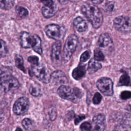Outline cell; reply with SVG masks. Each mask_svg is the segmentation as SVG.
I'll list each match as a JSON object with an SVG mask.
<instances>
[{"instance_id":"6da1fadb","label":"cell","mask_w":131,"mask_h":131,"mask_svg":"<svg viewBox=\"0 0 131 131\" xmlns=\"http://www.w3.org/2000/svg\"><path fill=\"white\" fill-rule=\"evenodd\" d=\"M81 12L95 28H99L103 22V15L99 9L92 4H85L81 7Z\"/></svg>"},{"instance_id":"7a4b0ae2","label":"cell","mask_w":131,"mask_h":131,"mask_svg":"<svg viewBox=\"0 0 131 131\" xmlns=\"http://www.w3.org/2000/svg\"><path fill=\"white\" fill-rule=\"evenodd\" d=\"M19 82L7 68L0 69V86L5 91L10 92L17 90Z\"/></svg>"},{"instance_id":"3957f363","label":"cell","mask_w":131,"mask_h":131,"mask_svg":"<svg viewBox=\"0 0 131 131\" xmlns=\"http://www.w3.org/2000/svg\"><path fill=\"white\" fill-rule=\"evenodd\" d=\"M78 42V37L75 34H71L67 39L64 45L62 58L65 62H68L74 52Z\"/></svg>"},{"instance_id":"277c9868","label":"cell","mask_w":131,"mask_h":131,"mask_svg":"<svg viewBox=\"0 0 131 131\" xmlns=\"http://www.w3.org/2000/svg\"><path fill=\"white\" fill-rule=\"evenodd\" d=\"M97 45L99 49L105 54L109 55L114 50L113 41L110 36L106 33L101 34L98 38Z\"/></svg>"},{"instance_id":"5b68a950","label":"cell","mask_w":131,"mask_h":131,"mask_svg":"<svg viewBox=\"0 0 131 131\" xmlns=\"http://www.w3.org/2000/svg\"><path fill=\"white\" fill-rule=\"evenodd\" d=\"M114 27L122 33H128L131 31V20L125 16H119L114 19Z\"/></svg>"},{"instance_id":"8992f818","label":"cell","mask_w":131,"mask_h":131,"mask_svg":"<svg viewBox=\"0 0 131 131\" xmlns=\"http://www.w3.org/2000/svg\"><path fill=\"white\" fill-rule=\"evenodd\" d=\"M96 86L99 91L105 96H112L113 94V83L109 78H100L96 82Z\"/></svg>"},{"instance_id":"52a82bcc","label":"cell","mask_w":131,"mask_h":131,"mask_svg":"<svg viewBox=\"0 0 131 131\" xmlns=\"http://www.w3.org/2000/svg\"><path fill=\"white\" fill-rule=\"evenodd\" d=\"M31 72L33 75L39 80L43 83H48L51 79V75H49L46 68L41 64L33 66Z\"/></svg>"},{"instance_id":"ba28073f","label":"cell","mask_w":131,"mask_h":131,"mask_svg":"<svg viewBox=\"0 0 131 131\" xmlns=\"http://www.w3.org/2000/svg\"><path fill=\"white\" fill-rule=\"evenodd\" d=\"M29 107V101L28 98L26 97H21L15 102L13 111L15 114L20 115L26 113L28 110Z\"/></svg>"},{"instance_id":"9c48e42d","label":"cell","mask_w":131,"mask_h":131,"mask_svg":"<svg viewBox=\"0 0 131 131\" xmlns=\"http://www.w3.org/2000/svg\"><path fill=\"white\" fill-rule=\"evenodd\" d=\"M51 60L55 66H59L61 61V43L60 41L56 40L52 45L51 53Z\"/></svg>"},{"instance_id":"30bf717a","label":"cell","mask_w":131,"mask_h":131,"mask_svg":"<svg viewBox=\"0 0 131 131\" xmlns=\"http://www.w3.org/2000/svg\"><path fill=\"white\" fill-rule=\"evenodd\" d=\"M45 33L49 38L57 40L60 38L62 34V31L59 25L51 24L46 27Z\"/></svg>"},{"instance_id":"8fae6325","label":"cell","mask_w":131,"mask_h":131,"mask_svg":"<svg viewBox=\"0 0 131 131\" xmlns=\"http://www.w3.org/2000/svg\"><path fill=\"white\" fill-rule=\"evenodd\" d=\"M57 93L61 98L66 100L74 101L77 98L74 89H72L68 86L61 85L58 89Z\"/></svg>"},{"instance_id":"7c38bea8","label":"cell","mask_w":131,"mask_h":131,"mask_svg":"<svg viewBox=\"0 0 131 131\" xmlns=\"http://www.w3.org/2000/svg\"><path fill=\"white\" fill-rule=\"evenodd\" d=\"M34 41V38L33 35L25 31L21 32L20 36L19 42L22 48L25 49L32 48Z\"/></svg>"},{"instance_id":"4fadbf2b","label":"cell","mask_w":131,"mask_h":131,"mask_svg":"<svg viewBox=\"0 0 131 131\" xmlns=\"http://www.w3.org/2000/svg\"><path fill=\"white\" fill-rule=\"evenodd\" d=\"M93 131H103L106 125L105 117L103 114H98L93 119Z\"/></svg>"},{"instance_id":"5bb4252c","label":"cell","mask_w":131,"mask_h":131,"mask_svg":"<svg viewBox=\"0 0 131 131\" xmlns=\"http://www.w3.org/2000/svg\"><path fill=\"white\" fill-rule=\"evenodd\" d=\"M56 84L64 83L66 82L67 79L64 73L60 70H57L51 74V79Z\"/></svg>"},{"instance_id":"9a60e30c","label":"cell","mask_w":131,"mask_h":131,"mask_svg":"<svg viewBox=\"0 0 131 131\" xmlns=\"http://www.w3.org/2000/svg\"><path fill=\"white\" fill-rule=\"evenodd\" d=\"M73 24L76 30L79 32H84L88 29L86 21L84 19L80 16L77 17L74 19Z\"/></svg>"},{"instance_id":"2e32d148","label":"cell","mask_w":131,"mask_h":131,"mask_svg":"<svg viewBox=\"0 0 131 131\" xmlns=\"http://www.w3.org/2000/svg\"><path fill=\"white\" fill-rule=\"evenodd\" d=\"M86 73L85 66L79 64L77 67L74 69L72 72V76L76 80H79L82 78Z\"/></svg>"},{"instance_id":"e0dca14e","label":"cell","mask_w":131,"mask_h":131,"mask_svg":"<svg viewBox=\"0 0 131 131\" xmlns=\"http://www.w3.org/2000/svg\"><path fill=\"white\" fill-rule=\"evenodd\" d=\"M42 14L46 18H50L53 16L56 12L55 6L53 7H48L43 6L42 8Z\"/></svg>"},{"instance_id":"ac0fdd59","label":"cell","mask_w":131,"mask_h":131,"mask_svg":"<svg viewBox=\"0 0 131 131\" xmlns=\"http://www.w3.org/2000/svg\"><path fill=\"white\" fill-rule=\"evenodd\" d=\"M102 67L101 64L94 59H92L89 62L88 70L90 73H93Z\"/></svg>"},{"instance_id":"d6986e66","label":"cell","mask_w":131,"mask_h":131,"mask_svg":"<svg viewBox=\"0 0 131 131\" xmlns=\"http://www.w3.org/2000/svg\"><path fill=\"white\" fill-rule=\"evenodd\" d=\"M33 36L34 38V41L32 48L35 52L41 55L42 53L41 48V40L38 35H34Z\"/></svg>"},{"instance_id":"ffe728a7","label":"cell","mask_w":131,"mask_h":131,"mask_svg":"<svg viewBox=\"0 0 131 131\" xmlns=\"http://www.w3.org/2000/svg\"><path fill=\"white\" fill-rule=\"evenodd\" d=\"M15 0H0V8L3 10H8L14 5Z\"/></svg>"},{"instance_id":"44dd1931","label":"cell","mask_w":131,"mask_h":131,"mask_svg":"<svg viewBox=\"0 0 131 131\" xmlns=\"http://www.w3.org/2000/svg\"><path fill=\"white\" fill-rule=\"evenodd\" d=\"M29 92L33 96H38L41 93L39 85L36 83H31L29 86Z\"/></svg>"},{"instance_id":"7402d4cb","label":"cell","mask_w":131,"mask_h":131,"mask_svg":"<svg viewBox=\"0 0 131 131\" xmlns=\"http://www.w3.org/2000/svg\"><path fill=\"white\" fill-rule=\"evenodd\" d=\"M131 85V81L129 76L127 74L124 73H123L119 79V85L122 86H129Z\"/></svg>"},{"instance_id":"603a6c76","label":"cell","mask_w":131,"mask_h":131,"mask_svg":"<svg viewBox=\"0 0 131 131\" xmlns=\"http://www.w3.org/2000/svg\"><path fill=\"white\" fill-rule=\"evenodd\" d=\"M15 65L18 69L25 72V68L24 66V60L23 58L21 55L19 54H16L15 56Z\"/></svg>"},{"instance_id":"cb8c5ba5","label":"cell","mask_w":131,"mask_h":131,"mask_svg":"<svg viewBox=\"0 0 131 131\" xmlns=\"http://www.w3.org/2000/svg\"><path fill=\"white\" fill-rule=\"evenodd\" d=\"M8 52L6 43L2 39H0V58L5 57Z\"/></svg>"},{"instance_id":"d4e9b609","label":"cell","mask_w":131,"mask_h":131,"mask_svg":"<svg viewBox=\"0 0 131 131\" xmlns=\"http://www.w3.org/2000/svg\"><path fill=\"white\" fill-rule=\"evenodd\" d=\"M16 12L17 15L21 17V18H24L28 16V11L27 9L25 8L24 7L17 6L15 8Z\"/></svg>"},{"instance_id":"484cf974","label":"cell","mask_w":131,"mask_h":131,"mask_svg":"<svg viewBox=\"0 0 131 131\" xmlns=\"http://www.w3.org/2000/svg\"><path fill=\"white\" fill-rule=\"evenodd\" d=\"M94 58L97 61H102L104 59V56L102 52L99 49H96L94 50Z\"/></svg>"},{"instance_id":"4316f807","label":"cell","mask_w":131,"mask_h":131,"mask_svg":"<svg viewBox=\"0 0 131 131\" xmlns=\"http://www.w3.org/2000/svg\"><path fill=\"white\" fill-rule=\"evenodd\" d=\"M113 131H131V125L121 124L117 125Z\"/></svg>"},{"instance_id":"83f0119b","label":"cell","mask_w":131,"mask_h":131,"mask_svg":"<svg viewBox=\"0 0 131 131\" xmlns=\"http://www.w3.org/2000/svg\"><path fill=\"white\" fill-rule=\"evenodd\" d=\"M22 125L26 129L29 130L32 128L33 123V121L30 119L25 118L22 121Z\"/></svg>"},{"instance_id":"f1b7e54d","label":"cell","mask_w":131,"mask_h":131,"mask_svg":"<svg viewBox=\"0 0 131 131\" xmlns=\"http://www.w3.org/2000/svg\"><path fill=\"white\" fill-rule=\"evenodd\" d=\"M91 55V52L89 50H87L86 51H85L84 52H83L80 57V62H85L86 60H88Z\"/></svg>"},{"instance_id":"f546056e","label":"cell","mask_w":131,"mask_h":131,"mask_svg":"<svg viewBox=\"0 0 131 131\" xmlns=\"http://www.w3.org/2000/svg\"><path fill=\"white\" fill-rule=\"evenodd\" d=\"M92 125L88 122H84L80 125V128L82 131H91Z\"/></svg>"},{"instance_id":"4dcf8cb0","label":"cell","mask_w":131,"mask_h":131,"mask_svg":"<svg viewBox=\"0 0 131 131\" xmlns=\"http://www.w3.org/2000/svg\"><path fill=\"white\" fill-rule=\"evenodd\" d=\"M101 100H102L101 95L99 93L96 92L95 94V95L94 96V97L93 98V103L95 104H98L101 102Z\"/></svg>"},{"instance_id":"1f68e13d","label":"cell","mask_w":131,"mask_h":131,"mask_svg":"<svg viewBox=\"0 0 131 131\" xmlns=\"http://www.w3.org/2000/svg\"><path fill=\"white\" fill-rule=\"evenodd\" d=\"M28 61L31 63L33 66H36L39 64L38 58L36 56H31L28 58Z\"/></svg>"},{"instance_id":"d6a6232c","label":"cell","mask_w":131,"mask_h":131,"mask_svg":"<svg viewBox=\"0 0 131 131\" xmlns=\"http://www.w3.org/2000/svg\"><path fill=\"white\" fill-rule=\"evenodd\" d=\"M120 98L123 100L131 98V92L126 91L121 92L120 94Z\"/></svg>"},{"instance_id":"836d02e7","label":"cell","mask_w":131,"mask_h":131,"mask_svg":"<svg viewBox=\"0 0 131 131\" xmlns=\"http://www.w3.org/2000/svg\"><path fill=\"white\" fill-rule=\"evenodd\" d=\"M40 1L43 3L44 6L48 7L54 6L53 0H40Z\"/></svg>"},{"instance_id":"e575fe53","label":"cell","mask_w":131,"mask_h":131,"mask_svg":"<svg viewBox=\"0 0 131 131\" xmlns=\"http://www.w3.org/2000/svg\"><path fill=\"white\" fill-rule=\"evenodd\" d=\"M85 118V116L84 115H79L76 116L75 119V124L76 125L78 124L81 121L83 120Z\"/></svg>"},{"instance_id":"d590c367","label":"cell","mask_w":131,"mask_h":131,"mask_svg":"<svg viewBox=\"0 0 131 131\" xmlns=\"http://www.w3.org/2000/svg\"><path fill=\"white\" fill-rule=\"evenodd\" d=\"M90 1L94 4H99L101 3L103 0H90Z\"/></svg>"},{"instance_id":"8d00e7d4","label":"cell","mask_w":131,"mask_h":131,"mask_svg":"<svg viewBox=\"0 0 131 131\" xmlns=\"http://www.w3.org/2000/svg\"><path fill=\"white\" fill-rule=\"evenodd\" d=\"M62 5H64L66 3H67V2L70 1V0H57Z\"/></svg>"},{"instance_id":"74e56055","label":"cell","mask_w":131,"mask_h":131,"mask_svg":"<svg viewBox=\"0 0 131 131\" xmlns=\"http://www.w3.org/2000/svg\"><path fill=\"white\" fill-rule=\"evenodd\" d=\"M126 109L129 111V112H131V104H129V105H127L126 107Z\"/></svg>"},{"instance_id":"f35d334b","label":"cell","mask_w":131,"mask_h":131,"mask_svg":"<svg viewBox=\"0 0 131 131\" xmlns=\"http://www.w3.org/2000/svg\"><path fill=\"white\" fill-rule=\"evenodd\" d=\"M15 131H23V130H22V129H21L20 128L17 127V128L16 129Z\"/></svg>"},{"instance_id":"ab89813d","label":"cell","mask_w":131,"mask_h":131,"mask_svg":"<svg viewBox=\"0 0 131 131\" xmlns=\"http://www.w3.org/2000/svg\"><path fill=\"white\" fill-rule=\"evenodd\" d=\"M70 1L71 2H79L81 0H70Z\"/></svg>"},{"instance_id":"60d3db41","label":"cell","mask_w":131,"mask_h":131,"mask_svg":"<svg viewBox=\"0 0 131 131\" xmlns=\"http://www.w3.org/2000/svg\"><path fill=\"white\" fill-rule=\"evenodd\" d=\"M34 131H40V130H34Z\"/></svg>"},{"instance_id":"b9f144b4","label":"cell","mask_w":131,"mask_h":131,"mask_svg":"<svg viewBox=\"0 0 131 131\" xmlns=\"http://www.w3.org/2000/svg\"><path fill=\"white\" fill-rule=\"evenodd\" d=\"M130 70H131V69H130Z\"/></svg>"}]
</instances>
